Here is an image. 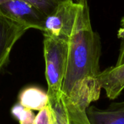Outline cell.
I'll use <instances>...</instances> for the list:
<instances>
[{"label":"cell","instance_id":"obj_1","mask_svg":"<svg viewBox=\"0 0 124 124\" xmlns=\"http://www.w3.org/2000/svg\"><path fill=\"white\" fill-rule=\"evenodd\" d=\"M79 4L75 25L68 41L62 98L70 124H90L86 111L97 101L102 90L98 77L102 42L92 28L87 0Z\"/></svg>","mask_w":124,"mask_h":124},{"label":"cell","instance_id":"obj_2","mask_svg":"<svg viewBox=\"0 0 124 124\" xmlns=\"http://www.w3.org/2000/svg\"><path fill=\"white\" fill-rule=\"evenodd\" d=\"M69 1L78 0H8L0 5V12L29 29L42 31L45 18Z\"/></svg>","mask_w":124,"mask_h":124},{"label":"cell","instance_id":"obj_3","mask_svg":"<svg viewBox=\"0 0 124 124\" xmlns=\"http://www.w3.org/2000/svg\"><path fill=\"white\" fill-rule=\"evenodd\" d=\"M45 77L49 100L62 97V87L65 75L68 41L44 35Z\"/></svg>","mask_w":124,"mask_h":124},{"label":"cell","instance_id":"obj_4","mask_svg":"<svg viewBox=\"0 0 124 124\" xmlns=\"http://www.w3.org/2000/svg\"><path fill=\"white\" fill-rule=\"evenodd\" d=\"M79 4L69 1L60 5L44 20L42 32L44 36L68 41L75 25Z\"/></svg>","mask_w":124,"mask_h":124},{"label":"cell","instance_id":"obj_5","mask_svg":"<svg viewBox=\"0 0 124 124\" xmlns=\"http://www.w3.org/2000/svg\"><path fill=\"white\" fill-rule=\"evenodd\" d=\"M29 30L0 12V71L7 65L15 44Z\"/></svg>","mask_w":124,"mask_h":124},{"label":"cell","instance_id":"obj_6","mask_svg":"<svg viewBox=\"0 0 124 124\" xmlns=\"http://www.w3.org/2000/svg\"><path fill=\"white\" fill-rule=\"evenodd\" d=\"M98 79L107 97L110 100L116 99L124 89V64L101 71Z\"/></svg>","mask_w":124,"mask_h":124},{"label":"cell","instance_id":"obj_7","mask_svg":"<svg viewBox=\"0 0 124 124\" xmlns=\"http://www.w3.org/2000/svg\"><path fill=\"white\" fill-rule=\"evenodd\" d=\"M86 114L90 124H124V101L113 102L106 109L89 106Z\"/></svg>","mask_w":124,"mask_h":124},{"label":"cell","instance_id":"obj_8","mask_svg":"<svg viewBox=\"0 0 124 124\" xmlns=\"http://www.w3.org/2000/svg\"><path fill=\"white\" fill-rule=\"evenodd\" d=\"M18 102L33 111H40L49 105V97L47 92L42 89L36 86H30L20 92Z\"/></svg>","mask_w":124,"mask_h":124},{"label":"cell","instance_id":"obj_9","mask_svg":"<svg viewBox=\"0 0 124 124\" xmlns=\"http://www.w3.org/2000/svg\"><path fill=\"white\" fill-rule=\"evenodd\" d=\"M10 113L19 124H34L36 115L33 111L23 106L20 102L15 103L12 107Z\"/></svg>","mask_w":124,"mask_h":124},{"label":"cell","instance_id":"obj_10","mask_svg":"<svg viewBox=\"0 0 124 124\" xmlns=\"http://www.w3.org/2000/svg\"><path fill=\"white\" fill-rule=\"evenodd\" d=\"M49 103L53 111L55 124H70L62 97L58 99H49Z\"/></svg>","mask_w":124,"mask_h":124},{"label":"cell","instance_id":"obj_11","mask_svg":"<svg viewBox=\"0 0 124 124\" xmlns=\"http://www.w3.org/2000/svg\"><path fill=\"white\" fill-rule=\"evenodd\" d=\"M34 124H55L53 111L49 103L44 108L39 111L36 116Z\"/></svg>","mask_w":124,"mask_h":124},{"label":"cell","instance_id":"obj_12","mask_svg":"<svg viewBox=\"0 0 124 124\" xmlns=\"http://www.w3.org/2000/svg\"><path fill=\"white\" fill-rule=\"evenodd\" d=\"M121 28L118 30V37L121 39V43L120 46V50H119V54L118 57L116 64V66H119L124 64V17L122 18L121 22Z\"/></svg>","mask_w":124,"mask_h":124},{"label":"cell","instance_id":"obj_13","mask_svg":"<svg viewBox=\"0 0 124 124\" xmlns=\"http://www.w3.org/2000/svg\"><path fill=\"white\" fill-rule=\"evenodd\" d=\"M7 1H8V0H0V5H1L3 3H4V2H6Z\"/></svg>","mask_w":124,"mask_h":124},{"label":"cell","instance_id":"obj_14","mask_svg":"<svg viewBox=\"0 0 124 124\" xmlns=\"http://www.w3.org/2000/svg\"><path fill=\"white\" fill-rule=\"evenodd\" d=\"M0 124H1V123H0Z\"/></svg>","mask_w":124,"mask_h":124}]
</instances>
